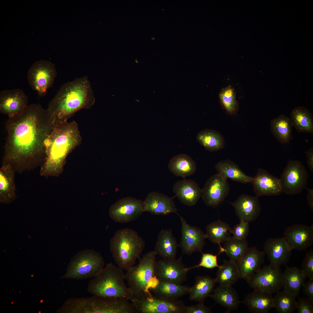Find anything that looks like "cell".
I'll use <instances>...</instances> for the list:
<instances>
[{"instance_id":"4fadbf2b","label":"cell","mask_w":313,"mask_h":313,"mask_svg":"<svg viewBox=\"0 0 313 313\" xmlns=\"http://www.w3.org/2000/svg\"><path fill=\"white\" fill-rule=\"evenodd\" d=\"M110 218L115 222L126 223L138 219L144 212L143 201L128 197L112 204L109 210Z\"/></svg>"},{"instance_id":"8fae6325","label":"cell","mask_w":313,"mask_h":313,"mask_svg":"<svg viewBox=\"0 0 313 313\" xmlns=\"http://www.w3.org/2000/svg\"><path fill=\"white\" fill-rule=\"evenodd\" d=\"M282 272L280 267L270 264L261 268L246 281L254 290H261L272 294L282 287Z\"/></svg>"},{"instance_id":"52a82bcc","label":"cell","mask_w":313,"mask_h":313,"mask_svg":"<svg viewBox=\"0 0 313 313\" xmlns=\"http://www.w3.org/2000/svg\"><path fill=\"white\" fill-rule=\"evenodd\" d=\"M130 303L126 299L95 296L71 297L58 312L64 313H128Z\"/></svg>"},{"instance_id":"681fc988","label":"cell","mask_w":313,"mask_h":313,"mask_svg":"<svg viewBox=\"0 0 313 313\" xmlns=\"http://www.w3.org/2000/svg\"><path fill=\"white\" fill-rule=\"evenodd\" d=\"M307 191V200L311 210H313V189L305 188Z\"/></svg>"},{"instance_id":"7402d4cb","label":"cell","mask_w":313,"mask_h":313,"mask_svg":"<svg viewBox=\"0 0 313 313\" xmlns=\"http://www.w3.org/2000/svg\"><path fill=\"white\" fill-rule=\"evenodd\" d=\"M265 255L256 247H249L236 263L240 278L246 280L257 272L264 262Z\"/></svg>"},{"instance_id":"5b68a950","label":"cell","mask_w":313,"mask_h":313,"mask_svg":"<svg viewBox=\"0 0 313 313\" xmlns=\"http://www.w3.org/2000/svg\"><path fill=\"white\" fill-rule=\"evenodd\" d=\"M156 255L154 251L146 253L137 266L125 273L128 287L134 297L132 301L151 295V291L158 285L159 280L156 274Z\"/></svg>"},{"instance_id":"8992f818","label":"cell","mask_w":313,"mask_h":313,"mask_svg":"<svg viewBox=\"0 0 313 313\" xmlns=\"http://www.w3.org/2000/svg\"><path fill=\"white\" fill-rule=\"evenodd\" d=\"M145 246L143 240L137 232L128 228L116 231L110 243L114 262L118 266L126 271L134 266Z\"/></svg>"},{"instance_id":"f1b7e54d","label":"cell","mask_w":313,"mask_h":313,"mask_svg":"<svg viewBox=\"0 0 313 313\" xmlns=\"http://www.w3.org/2000/svg\"><path fill=\"white\" fill-rule=\"evenodd\" d=\"M210 296L216 303L229 311L237 309L240 303L236 291L232 286L220 285Z\"/></svg>"},{"instance_id":"f6af8a7d","label":"cell","mask_w":313,"mask_h":313,"mask_svg":"<svg viewBox=\"0 0 313 313\" xmlns=\"http://www.w3.org/2000/svg\"><path fill=\"white\" fill-rule=\"evenodd\" d=\"M296 309L298 313H313V299L308 297L299 298Z\"/></svg>"},{"instance_id":"9a60e30c","label":"cell","mask_w":313,"mask_h":313,"mask_svg":"<svg viewBox=\"0 0 313 313\" xmlns=\"http://www.w3.org/2000/svg\"><path fill=\"white\" fill-rule=\"evenodd\" d=\"M181 224V236L179 246L183 254L190 255L196 252H201L205 244V234L199 228L188 224L177 214Z\"/></svg>"},{"instance_id":"836d02e7","label":"cell","mask_w":313,"mask_h":313,"mask_svg":"<svg viewBox=\"0 0 313 313\" xmlns=\"http://www.w3.org/2000/svg\"><path fill=\"white\" fill-rule=\"evenodd\" d=\"M205 234L206 238L212 242L217 244L219 247V253L225 252L221 244L226 241L230 237L229 234L232 229L229 225L225 222L219 220L208 225Z\"/></svg>"},{"instance_id":"f35d334b","label":"cell","mask_w":313,"mask_h":313,"mask_svg":"<svg viewBox=\"0 0 313 313\" xmlns=\"http://www.w3.org/2000/svg\"><path fill=\"white\" fill-rule=\"evenodd\" d=\"M296 296L283 290L276 293L273 297L274 308L279 313H292L296 309Z\"/></svg>"},{"instance_id":"484cf974","label":"cell","mask_w":313,"mask_h":313,"mask_svg":"<svg viewBox=\"0 0 313 313\" xmlns=\"http://www.w3.org/2000/svg\"><path fill=\"white\" fill-rule=\"evenodd\" d=\"M242 303L253 313H267L274 308L272 294L260 290H254L248 294Z\"/></svg>"},{"instance_id":"4dcf8cb0","label":"cell","mask_w":313,"mask_h":313,"mask_svg":"<svg viewBox=\"0 0 313 313\" xmlns=\"http://www.w3.org/2000/svg\"><path fill=\"white\" fill-rule=\"evenodd\" d=\"M168 167L174 175L183 179L193 174L196 170L195 161L190 156L184 154L172 157L169 161Z\"/></svg>"},{"instance_id":"44dd1931","label":"cell","mask_w":313,"mask_h":313,"mask_svg":"<svg viewBox=\"0 0 313 313\" xmlns=\"http://www.w3.org/2000/svg\"><path fill=\"white\" fill-rule=\"evenodd\" d=\"M156 192L149 193L143 201L144 211L154 214L166 215L172 213L178 214L173 198Z\"/></svg>"},{"instance_id":"ffe728a7","label":"cell","mask_w":313,"mask_h":313,"mask_svg":"<svg viewBox=\"0 0 313 313\" xmlns=\"http://www.w3.org/2000/svg\"><path fill=\"white\" fill-rule=\"evenodd\" d=\"M256 196H277L282 192L280 179L259 168L252 183Z\"/></svg>"},{"instance_id":"7c38bea8","label":"cell","mask_w":313,"mask_h":313,"mask_svg":"<svg viewBox=\"0 0 313 313\" xmlns=\"http://www.w3.org/2000/svg\"><path fill=\"white\" fill-rule=\"evenodd\" d=\"M131 302L136 313H185L186 306L182 301L162 299L152 294Z\"/></svg>"},{"instance_id":"4316f807","label":"cell","mask_w":313,"mask_h":313,"mask_svg":"<svg viewBox=\"0 0 313 313\" xmlns=\"http://www.w3.org/2000/svg\"><path fill=\"white\" fill-rule=\"evenodd\" d=\"M179 246L171 229L163 230L159 232L154 250L162 259H175Z\"/></svg>"},{"instance_id":"7a4b0ae2","label":"cell","mask_w":313,"mask_h":313,"mask_svg":"<svg viewBox=\"0 0 313 313\" xmlns=\"http://www.w3.org/2000/svg\"><path fill=\"white\" fill-rule=\"evenodd\" d=\"M95 102L91 83L86 76L65 83L50 101L47 109L54 124L67 121L77 112L90 108Z\"/></svg>"},{"instance_id":"74e56055","label":"cell","mask_w":313,"mask_h":313,"mask_svg":"<svg viewBox=\"0 0 313 313\" xmlns=\"http://www.w3.org/2000/svg\"><path fill=\"white\" fill-rule=\"evenodd\" d=\"M196 139L207 150L210 152L219 150L224 146L223 136L214 130L206 129L201 131L197 134Z\"/></svg>"},{"instance_id":"7bdbcfd3","label":"cell","mask_w":313,"mask_h":313,"mask_svg":"<svg viewBox=\"0 0 313 313\" xmlns=\"http://www.w3.org/2000/svg\"><path fill=\"white\" fill-rule=\"evenodd\" d=\"M301 270L306 278L313 279V251L311 249L305 256L301 264Z\"/></svg>"},{"instance_id":"cb8c5ba5","label":"cell","mask_w":313,"mask_h":313,"mask_svg":"<svg viewBox=\"0 0 313 313\" xmlns=\"http://www.w3.org/2000/svg\"><path fill=\"white\" fill-rule=\"evenodd\" d=\"M173 191L180 202L188 206L195 205L202 195V189L194 181L184 179L175 183Z\"/></svg>"},{"instance_id":"9c48e42d","label":"cell","mask_w":313,"mask_h":313,"mask_svg":"<svg viewBox=\"0 0 313 313\" xmlns=\"http://www.w3.org/2000/svg\"><path fill=\"white\" fill-rule=\"evenodd\" d=\"M57 75L54 65L50 61L41 60L35 62L29 69L28 83L40 97H44L54 83Z\"/></svg>"},{"instance_id":"1f68e13d","label":"cell","mask_w":313,"mask_h":313,"mask_svg":"<svg viewBox=\"0 0 313 313\" xmlns=\"http://www.w3.org/2000/svg\"><path fill=\"white\" fill-rule=\"evenodd\" d=\"M215 167L218 173L227 179L243 183H252L253 177L246 175L237 164L230 160L220 161Z\"/></svg>"},{"instance_id":"8d00e7d4","label":"cell","mask_w":313,"mask_h":313,"mask_svg":"<svg viewBox=\"0 0 313 313\" xmlns=\"http://www.w3.org/2000/svg\"><path fill=\"white\" fill-rule=\"evenodd\" d=\"M219 268L214 279L220 285L232 286L240 278L236 263L232 261L223 260Z\"/></svg>"},{"instance_id":"ab89813d","label":"cell","mask_w":313,"mask_h":313,"mask_svg":"<svg viewBox=\"0 0 313 313\" xmlns=\"http://www.w3.org/2000/svg\"><path fill=\"white\" fill-rule=\"evenodd\" d=\"M246 239L239 240L230 237L224 244L223 248L230 260L236 263L248 248Z\"/></svg>"},{"instance_id":"b9f144b4","label":"cell","mask_w":313,"mask_h":313,"mask_svg":"<svg viewBox=\"0 0 313 313\" xmlns=\"http://www.w3.org/2000/svg\"><path fill=\"white\" fill-rule=\"evenodd\" d=\"M220 254L219 253L217 255H214L210 253H202V256L200 263L194 266L186 268L188 270L191 269L202 267L208 269H212L215 267L220 268L221 265H219L217 262V257Z\"/></svg>"},{"instance_id":"6da1fadb","label":"cell","mask_w":313,"mask_h":313,"mask_svg":"<svg viewBox=\"0 0 313 313\" xmlns=\"http://www.w3.org/2000/svg\"><path fill=\"white\" fill-rule=\"evenodd\" d=\"M2 164L21 173L44 162L46 141L54 123L47 110L39 104L28 105L19 114L8 118Z\"/></svg>"},{"instance_id":"d4e9b609","label":"cell","mask_w":313,"mask_h":313,"mask_svg":"<svg viewBox=\"0 0 313 313\" xmlns=\"http://www.w3.org/2000/svg\"><path fill=\"white\" fill-rule=\"evenodd\" d=\"M15 172L9 164H2L0 169V200L1 203H10L16 197Z\"/></svg>"},{"instance_id":"e575fe53","label":"cell","mask_w":313,"mask_h":313,"mask_svg":"<svg viewBox=\"0 0 313 313\" xmlns=\"http://www.w3.org/2000/svg\"><path fill=\"white\" fill-rule=\"evenodd\" d=\"M292 126L299 132L313 133V116L311 112L303 106L294 108L290 113Z\"/></svg>"},{"instance_id":"60d3db41","label":"cell","mask_w":313,"mask_h":313,"mask_svg":"<svg viewBox=\"0 0 313 313\" xmlns=\"http://www.w3.org/2000/svg\"><path fill=\"white\" fill-rule=\"evenodd\" d=\"M220 102L224 109L230 114L236 112L239 108L236 94L234 89L229 85L223 88L219 95Z\"/></svg>"},{"instance_id":"ba28073f","label":"cell","mask_w":313,"mask_h":313,"mask_svg":"<svg viewBox=\"0 0 313 313\" xmlns=\"http://www.w3.org/2000/svg\"><path fill=\"white\" fill-rule=\"evenodd\" d=\"M104 265V259L99 252L83 250L71 258L65 274L61 278L77 280L92 278L102 271Z\"/></svg>"},{"instance_id":"2e32d148","label":"cell","mask_w":313,"mask_h":313,"mask_svg":"<svg viewBox=\"0 0 313 313\" xmlns=\"http://www.w3.org/2000/svg\"><path fill=\"white\" fill-rule=\"evenodd\" d=\"M229 191L227 179L218 173L211 176L206 181L201 196L206 205L214 207L224 200Z\"/></svg>"},{"instance_id":"e0dca14e","label":"cell","mask_w":313,"mask_h":313,"mask_svg":"<svg viewBox=\"0 0 313 313\" xmlns=\"http://www.w3.org/2000/svg\"><path fill=\"white\" fill-rule=\"evenodd\" d=\"M28 97L21 89H14L0 92V112L8 118L20 114L28 105Z\"/></svg>"},{"instance_id":"d6a6232c","label":"cell","mask_w":313,"mask_h":313,"mask_svg":"<svg viewBox=\"0 0 313 313\" xmlns=\"http://www.w3.org/2000/svg\"><path fill=\"white\" fill-rule=\"evenodd\" d=\"M214 279L208 276H199L195 279L194 284L190 287L189 299L199 303H204L205 299L213 290L216 283Z\"/></svg>"},{"instance_id":"f546056e","label":"cell","mask_w":313,"mask_h":313,"mask_svg":"<svg viewBox=\"0 0 313 313\" xmlns=\"http://www.w3.org/2000/svg\"><path fill=\"white\" fill-rule=\"evenodd\" d=\"M190 287L181 284L159 281L157 286L151 291L155 296L162 299L174 301L188 293Z\"/></svg>"},{"instance_id":"3957f363","label":"cell","mask_w":313,"mask_h":313,"mask_svg":"<svg viewBox=\"0 0 313 313\" xmlns=\"http://www.w3.org/2000/svg\"><path fill=\"white\" fill-rule=\"evenodd\" d=\"M81 141L75 121L54 124L46 141V157L40 169V175L46 177L58 176L63 170L67 156Z\"/></svg>"},{"instance_id":"277c9868","label":"cell","mask_w":313,"mask_h":313,"mask_svg":"<svg viewBox=\"0 0 313 313\" xmlns=\"http://www.w3.org/2000/svg\"><path fill=\"white\" fill-rule=\"evenodd\" d=\"M123 269L112 263H107L88 283L87 291L93 295L124 298L131 301L134 297L125 284Z\"/></svg>"},{"instance_id":"d6986e66","label":"cell","mask_w":313,"mask_h":313,"mask_svg":"<svg viewBox=\"0 0 313 313\" xmlns=\"http://www.w3.org/2000/svg\"><path fill=\"white\" fill-rule=\"evenodd\" d=\"M264 250L270 264L278 267L287 264L292 250L283 237L269 238L265 243Z\"/></svg>"},{"instance_id":"d590c367","label":"cell","mask_w":313,"mask_h":313,"mask_svg":"<svg viewBox=\"0 0 313 313\" xmlns=\"http://www.w3.org/2000/svg\"><path fill=\"white\" fill-rule=\"evenodd\" d=\"M270 124L273 135L281 143H287L292 138V125L288 117L281 114L272 120Z\"/></svg>"},{"instance_id":"bcb514c9","label":"cell","mask_w":313,"mask_h":313,"mask_svg":"<svg viewBox=\"0 0 313 313\" xmlns=\"http://www.w3.org/2000/svg\"><path fill=\"white\" fill-rule=\"evenodd\" d=\"M211 312L210 309L205 306L204 303H199L196 305L186 306L185 313H210Z\"/></svg>"},{"instance_id":"5bb4252c","label":"cell","mask_w":313,"mask_h":313,"mask_svg":"<svg viewBox=\"0 0 313 313\" xmlns=\"http://www.w3.org/2000/svg\"><path fill=\"white\" fill-rule=\"evenodd\" d=\"M156 271L159 281L178 284L186 280L188 272L182 262V256L177 259H159L156 261Z\"/></svg>"},{"instance_id":"603a6c76","label":"cell","mask_w":313,"mask_h":313,"mask_svg":"<svg viewBox=\"0 0 313 313\" xmlns=\"http://www.w3.org/2000/svg\"><path fill=\"white\" fill-rule=\"evenodd\" d=\"M258 197L243 194L232 203L240 221L249 223L259 216L261 209Z\"/></svg>"},{"instance_id":"ac0fdd59","label":"cell","mask_w":313,"mask_h":313,"mask_svg":"<svg viewBox=\"0 0 313 313\" xmlns=\"http://www.w3.org/2000/svg\"><path fill=\"white\" fill-rule=\"evenodd\" d=\"M292 250L301 251L310 246L313 243V226L296 224L287 228L283 237Z\"/></svg>"},{"instance_id":"7dc6e473","label":"cell","mask_w":313,"mask_h":313,"mask_svg":"<svg viewBox=\"0 0 313 313\" xmlns=\"http://www.w3.org/2000/svg\"><path fill=\"white\" fill-rule=\"evenodd\" d=\"M303 292L308 297L313 299V279H309L303 285Z\"/></svg>"},{"instance_id":"30bf717a","label":"cell","mask_w":313,"mask_h":313,"mask_svg":"<svg viewBox=\"0 0 313 313\" xmlns=\"http://www.w3.org/2000/svg\"><path fill=\"white\" fill-rule=\"evenodd\" d=\"M308 173L298 160L289 159L280 179L282 192L289 195L301 193L306 188Z\"/></svg>"},{"instance_id":"83f0119b","label":"cell","mask_w":313,"mask_h":313,"mask_svg":"<svg viewBox=\"0 0 313 313\" xmlns=\"http://www.w3.org/2000/svg\"><path fill=\"white\" fill-rule=\"evenodd\" d=\"M306 277L301 270L295 266H287L282 274V286L283 290L297 296Z\"/></svg>"},{"instance_id":"ee69618b","label":"cell","mask_w":313,"mask_h":313,"mask_svg":"<svg viewBox=\"0 0 313 313\" xmlns=\"http://www.w3.org/2000/svg\"><path fill=\"white\" fill-rule=\"evenodd\" d=\"M249 223L243 221L236 225L230 233L233 234V237L239 240L246 239L249 232Z\"/></svg>"},{"instance_id":"c3c4849f","label":"cell","mask_w":313,"mask_h":313,"mask_svg":"<svg viewBox=\"0 0 313 313\" xmlns=\"http://www.w3.org/2000/svg\"><path fill=\"white\" fill-rule=\"evenodd\" d=\"M307 156V161L310 170L313 171V148L311 147L305 152Z\"/></svg>"}]
</instances>
